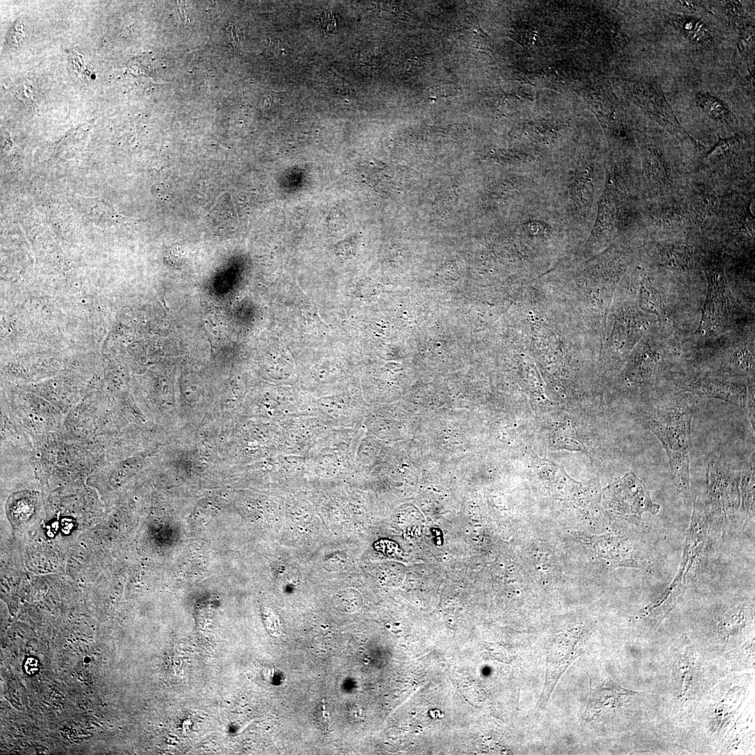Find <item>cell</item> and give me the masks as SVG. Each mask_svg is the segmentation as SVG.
I'll list each match as a JSON object with an SVG mask.
<instances>
[{
    "label": "cell",
    "instance_id": "1",
    "mask_svg": "<svg viewBox=\"0 0 755 755\" xmlns=\"http://www.w3.org/2000/svg\"><path fill=\"white\" fill-rule=\"evenodd\" d=\"M693 399L676 396L646 402L642 423L659 439L667 454L670 469L685 493L689 489L691 424Z\"/></svg>",
    "mask_w": 755,
    "mask_h": 755
},
{
    "label": "cell",
    "instance_id": "2",
    "mask_svg": "<svg viewBox=\"0 0 755 755\" xmlns=\"http://www.w3.org/2000/svg\"><path fill=\"white\" fill-rule=\"evenodd\" d=\"M360 430L331 428L305 456L309 475L331 480L347 475L355 466Z\"/></svg>",
    "mask_w": 755,
    "mask_h": 755
},
{
    "label": "cell",
    "instance_id": "3",
    "mask_svg": "<svg viewBox=\"0 0 755 755\" xmlns=\"http://www.w3.org/2000/svg\"><path fill=\"white\" fill-rule=\"evenodd\" d=\"M633 96L636 105L652 120L663 127L678 141L691 145L697 151L704 149L680 122L661 89L656 84L640 81L633 87Z\"/></svg>",
    "mask_w": 755,
    "mask_h": 755
},
{
    "label": "cell",
    "instance_id": "4",
    "mask_svg": "<svg viewBox=\"0 0 755 755\" xmlns=\"http://www.w3.org/2000/svg\"><path fill=\"white\" fill-rule=\"evenodd\" d=\"M603 493L609 506L621 514L641 515L659 511V505L652 502L645 484L631 472L606 487Z\"/></svg>",
    "mask_w": 755,
    "mask_h": 755
},
{
    "label": "cell",
    "instance_id": "5",
    "mask_svg": "<svg viewBox=\"0 0 755 755\" xmlns=\"http://www.w3.org/2000/svg\"><path fill=\"white\" fill-rule=\"evenodd\" d=\"M330 429L326 422L312 415L282 421L280 437L282 452L305 457Z\"/></svg>",
    "mask_w": 755,
    "mask_h": 755
},
{
    "label": "cell",
    "instance_id": "6",
    "mask_svg": "<svg viewBox=\"0 0 755 755\" xmlns=\"http://www.w3.org/2000/svg\"><path fill=\"white\" fill-rule=\"evenodd\" d=\"M677 384L682 391H689L703 397L717 398L734 405L745 408L747 386L740 380L712 375L707 373H693Z\"/></svg>",
    "mask_w": 755,
    "mask_h": 755
},
{
    "label": "cell",
    "instance_id": "7",
    "mask_svg": "<svg viewBox=\"0 0 755 755\" xmlns=\"http://www.w3.org/2000/svg\"><path fill=\"white\" fill-rule=\"evenodd\" d=\"M583 645L582 637L577 635L560 634L554 638L547 649L545 681L538 707H545L559 678L580 655Z\"/></svg>",
    "mask_w": 755,
    "mask_h": 755
},
{
    "label": "cell",
    "instance_id": "8",
    "mask_svg": "<svg viewBox=\"0 0 755 755\" xmlns=\"http://www.w3.org/2000/svg\"><path fill=\"white\" fill-rule=\"evenodd\" d=\"M707 292L702 310L697 333H712L721 326L728 316V305L722 269L717 266L706 268Z\"/></svg>",
    "mask_w": 755,
    "mask_h": 755
},
{
    "label": "cell",
    "instance_id": "9",
    "mask_svg": "<svg viewBox=\"0 0 755 755\" xmlns=\"http://www.w3.org/2000/svg\"><path fill=\"white\" fill-rule=\"evenodd\" d=\"M356 409L344 396H325L311 402V414L331 428H354Z\"/></svg>",
    "mask_w": 755,
    "mask_h": 755
},
{
    "label": "cell",
    "instance_id": "10",
    "mask_svg": "<svg viewBox=\"0 0 755 755\" xmlns=\"http://www.w3.org/2000/svg\"><path fill=\"white\" fill-rule=\"evenodd\" d=\"M642 168L647 185L654 191H667L672 185L673 171L663 152L645 143L642 148Z\"/></svg>",
    "mask_w": 755,
    "mask_h": 755
},
{
    "label": "cell",
    "instance_id": "11",
    "mask_svg": "<svg viewBox=\"0 0 755 755\" xmlns=\"http://www.w3.org/2000/svg\"><path fill=\"white\" fill-rule=\"evenodd\" d=\"M608 679L598 686H591L588 703L584 712V720L591 721L608 708H615L635 694Z\"/></svg>",
    "mask_w": 755,
    "mask_h": 755
},
{
    "label": "cell",
    "instance_id": "12",
    "mask_svg": "<svg viewBox=\"0 0 755 755\" xmlns=\"http://www.w3.org/2000/svg\"><path fill=\"white\" fill-rule=\"evenodd\" d=\"M687 208L692 223L701 229L707 227L719 213L718 196L705 185H693L689 194Z\"/></svg>",
    "mask_w": 755,
    "mask_h": 755
},
{
    "label": "cell",
    "instance_id": "13",
    "mask_svg": "<svg viewBox=\"0 0 755 755\" xmlns=\"http://www.w3.org/2000/svg\"><path fill=\"white\" fill-rule=\"evenodd\" d=\"M647 218L652 227L663 231H678L692 224L687 206L673 202L654 205Z\"/></svg>",
    "mask_w": 755,
    "mask_h": 755
},
{
    "label": "cell",
    "instance_id": "14",
    "mask_svg": "<svg viewBox=\"0 0 755 755\" xmlns=\"http://www.w3.org/2000/svg\"><path fill=\"white\" fill-rule=\"evenodd\" d=\"M663 366V361L657 351L652 347H645L633 365V382L645 384V387L651 384L658 377Z\"/></svg>",
    "mask_w": 755,
    "mask_h": 755
},
{
    "label": "cell",
    "instance_id": "15",
    "mask_svg": "<svg viewBox=\"0 0 755 755\" xmlns=\"http://www.w3.org/2000/svg\"><path fill=\"white\" fill-rule=\"evenodd\" d=\"M670 23L690 43L707 45L713 41L711 29L700 19L689 15H675L670 19Z\"/></svg>",
    "mask_w": 755,
    "mask_h": 755
},
{
    "label": "cell",
    "instance_id": "16",
    "mask_svg": "<svg viewBox=\"0 0 755 755\" xmlns=\"http://www.w3.org/2000/svg\"><path fill=\"white\" fill-rule=\"evenodd\" d=\"M694 257L695 250L691 245L675 243L662 248L660 262L669 270L685 271L693 266Z\"/></svg>",
    "mask_w": 755,
    "mask_h": 755
},
{
    "label": "cell",
    "instance_id": "17",
    "mask_svg": "<svg viewBox=\"0 0 755 755\" xmlns=\"http://www.w3.org/2000/svg\"><path fill=\"white\" fill-rule=\"evenodd\" d=\"M696 97L698 108L712 120L730 129L738 125L735 115L719 98L709 92H698Z\"/></svg>",
    "mask_w": 755,
    "mask_h": 755
},
{
    "label": "cell",
    "instance_id": "18",
    "mask_svg": "<svg viewBox=\"0 0 755 755\" xmlns=\"http://www.w3.org/2000/svg\"><path fill=\"white\" fill-rule=\"evenodd\" d=\"M742 149V142L739 136L719 140L714 147L705 155V162L709 166H719L733 163L732 160L738 159Z\"/></svg>",
    "mask_w": 755,
    "mask_h": 755
},
{
    "label": "cell",
    "instance_id": "19",
    "mask_svg": "<svg viewBox=\"0 0 755 755\" xmlns=\"http://www.w3.org/2000/svg\"><path fill=\"white\" fill-rule=\"evenodd\" d=\"M640 303L645 311L661 316L662 312L661 297L647 277H645L641 283Z\"/></svg>",
    "mask_w": 755,
    "mask_h": 755
},
{
    "label": "cell",
    "instance_id": "20",
    "mask_svg": "<svg viewBox=\"0 0 755 755\" xmlns=\"http://www.w3.org/2000/svg\"><path fill=\"white\" fill-rule=\"evenodd\" d=\"M289 515L294 522L306 523L312 517V508L307 501H294L289 506Z\"/></svg>",
    "mask_w": 755,
    "mask_h": 755
},
{
    "label": "cell",
    "instance_id": "21",
    "mask_svg": "<svg viewBox=\"0 0 755 755\" xmlns=\"http://www.w3.org/2000/svg\"><path fill=\"white\" fill-rule=\"evenodd\" d=\"M745 408L747 410L748 418L749 419L753 430H754L755 424V412H754V381L749 382L747 387V398Z\"/></svg>",
    "mask_w": 755,
    "mask_h": 755
}]
</instances>
